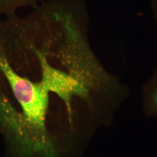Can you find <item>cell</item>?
I'll return each mask as SVG.
<instances>
[{
  "mask_svg": "<svg viewBox=\"0 0 157 157\" xmlns=\"http://www.w3.org/2000/svg\"><path fill=\"white\" fill-rule=\"evenodd\" d=\"M143 101L146 113L157 117V68L143 87Z\"/></svg>",
  "mask_w": 157,
  "mask_h": 157,
  "instance_id": "cell-1",
  "label": "cell"
},
{
  "mask_svg": "<svg viewBox=\"0 0 157 157\" xmlns=\"http://www.w3.org/2000/svg\"><path fill=\"white\" fill-rule=\"evenodd\" d=\"M39 0H0V16L16 14L20 8L37 5Z\"/></svg>",
  "mask_w": 157,
  "mask_h": 157,
  "instance_id": "cell-2",
  "label": "cell"
},
{
  "mask_svg": "<svg viewBox=\"0 0 157 157\" xmlns=\"http://www.w3.org/2000/svg\"><path fill=\"white\" fill-rule=\"evenodd\" d=\"M151 7L153 14L157 20V0H152Z\"/></svg>",
  "mask_w": 157,
  "mask_h": 157,
  "instance_id": "cell-3",
  "label": "cell"
}]
</instances>
